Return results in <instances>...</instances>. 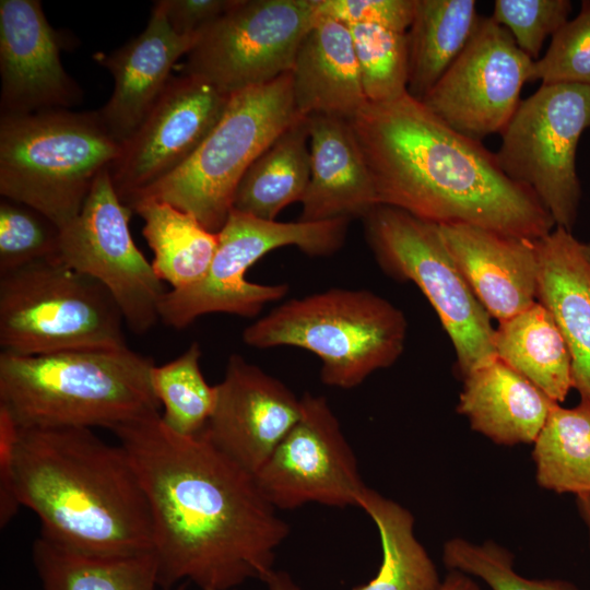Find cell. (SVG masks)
Instances as JSON below:
<instances>
[{
	"label": "cell",
	"instance_id": "obj_21",
	"mask_svg": "<svg viewBox=\"0 0 590 590\" xmlns=\"http://www.w3.org/2000/svg\"><path fill=\"white\" fill-rule=\"evenodd\" d=\"M307 119L310 177L298 221L363 220L379 203L349 120L326 115Z\"/></svg>",
	"mask_w": 590,
	"mask_h": 590
},
{
	"label": "cell",
	"instance_id": "obj_30",
	"mask_svg": "<svg viewBox=\"0 0 590 590\" xmlns=\"http://www.w3.org/2000/svg\"><path fill=\"white\" fill-rule=\"evenodd\" d=\"M32 555L43 590H155L158 587L152 553L87 555L40 536L33 544Z\"/></svg>",
	"mask_w": 590,
	"mask_h": 590
},
{
	"label": "cell",
	"instance_id": "obj_24",
	"mask_svg": "<svg viewBox=\"0 0 590 590\" xmlns=\"http://www.w3.org/2000/svg\"><path fill=\"white\" fill-rule=\"evenodd\" d=\"M558 404L498 358L463 377L457 411L497 445L533 444Z\"/></svg>",
	"mask_w": 590,
	"mask_h": 590
},
{
	"label": "cell",
	"instance_id": "obj_3",
	"mask_svg": "<svg viewBox=\"0 0 590 590\" xmlns=\"http://www.w3.org/2000/svg\"><path fill=\"white\" fill-rule=\"evenodd\" d=\"M20 505L42 536L97 556L152 553V519L122 447L90 428H19L0 408V523Z\"/></svg>",
	"mask_w": 590,
	"mask_h": 590
},
{
	"label": "cell",
	"instance_id": "obj_11",
	"mask_svg": "<svg viewBox=\"0 0 590 590\" xmlns=\"http://www.w3.org/2000/svg\"><path fill=\"white\" fill-rule=\"evenodd\" d=\"M590 127V86L541 84L521 101L495 153L500 169L528 188L553 219L571 232L581 188L577 148Z\"/></svg>",
	"mask_w": 590,
	"mask_h": 590
},
{
	"label": "cell",
	"instance_id": "obj_16",
	"mask_svg": "<svg viewBox=\"0 0 590 590\" xmlns=\"http://www.w3.org/2000/svg\"><path fill=\"white\" fill-rule=\"evenodd\" d=\"M229 97L202 78L172 76L108 168L120 200L127 205L188 161L222 117Z\"/></svg>",
	"mask_w": 590,
	"mask_h": 590
},
{
	"label": "cell",
	"instance_id": "obj_35",
	"mask_svg": "<svg viewBox=\"0 0 590 590\" xmlns=\"http://www.w3.org/2000/svg\"><path fill=\"white\" fill-rule=\"evenodd\" d=\"M60 227L38 210L8 198L0 202V274L56 257Z\"/></svg>",
	"mask_w": 590,
	"mask_h": 590
},
{
	"label": "cell",
	"instance_id": "obj_43",
	"mask_svg": "<svg viewBox=\"0 0 590 590\" xmlns=\"http://www.w3.org/2000/svg\"><path fill=\"white\" fill-rule=\"evenodd\" d=\"M581 251H582L583 258L586 259L587 263L590 267V243L588 244L581 243Z\"/></svg>",
	"mask_w": 590,
	"mask_h": 590
},
{
	"label": "cell",
	"instance_id": "obj_19",
	"mask_svg": "<svg viewBox=\"0 0 590 590\" xmlns=\"http://www.w3.org/2000/svg\"><path fill=\"white\" fill-rule=\"evenodd\" d=\"M199 35H179L155 1L146 27L118 49L94 59L114 78V91L97 115L120 144L131 137L167 83L175 62L192 49Z\"/></svg>",
	"mask_w": 590,
	"mask_h": 590
},
{
	"label": "cell",
	"instance_id": "obj_2",
	"mask_svg": "<svg viewBox=\"0 0 590 590\" xmlns=\"http://www.w3.org/2000/svg\"><path fill=\"white\" fill-rule=\"evenodd\" d=\"M379 204L441 225H470L539 240L555 223L495 153L453 130L409 93L367 102L349 120Z\"/></svg>",
	"mask_w": 590,
	"mask_h": 590
},
{
	"label": "cell",
	"instance_id": "obj_32",
	"mask_svg": "<svg viewBox=\"0 0 590 590\" xmlns=\"http://www.w3.org/2000/svg\"><path fill=\"white\" fill-rule=\"evenodd\" d=\"M200 358V345L193 342L181 355L162 366L154 365L151 371L153 391L164 408L163 422L186 436L204 430L216 399L215 386L202 375Z\"/></svg>",
	"mask_w": 590,
	"mask_h": 590
},
{
	"label": "cell",
	"instance_id": "obj_37",
	"mask_svg": "<svg viewBox=\"0 0 590 590\" xmlns=\"http://www.w3.org/2000/svg\"><path fill=\"white\" fill-rule=\"evenodd\" d=\"M570 11L568 0H496L491 17L534 61L540 58L545 39L568 22Z\"/></svg>",
	"mask_w": 590,
	"mask_h": 590
},
{
	"label": "cell",
	"instance_id": "obj_8",
	"mask_svg": "<svg viewBox=\"0 0 590 590\" xmlns=\"http://www.w3.org/2000/svg\"><path fill=\"white\" fill-rule=\"evenodd\" d=\"M123 316L96 279L57 257L0 274V346L15 355L127 347Z\"/></svg>",
	"mask_w": 590,
	"mask_h": 590
},
{
	"label": "cell",
	"instance_id": "obj_23",
	"mask_svg": "<svg viewBox=\"0 0 590 590\" xmlns=\"http://www.w3.org/2000/svg\"><path fill=\"white\" fill-rule=\"evenodd\" d=\"M297 111L351 120L367 103L349 27L319 15L302 40L293 68Z\"/></svg>",
	"mask_w": 590,
	"mask_h": 590
},
{
	"label": "cell",
	"instance_id": "obj_13",
	"mask_svg": "<svg viewBox=\"0 0 590 590\" xmlns=\"http://www.w3.org/2000/svg\"><path fill=\"white\" fill-rule=\"evenodd\" d=\"M132 213L118 197L108 168L102 170L78 216L61 228L56 257L101 282L128 328L143 334L160 320L166 291L131 237Z\"/></svg>",
	"mask_w": 590,
	"mask_h": 590
},
{
	"label": "cell",
	"instance_id": "obj_26",
	"mask_svg": "<svg viewBox=\"0 0 590 590\" xmlns=\"http://www.w3.org/2000/svg\"><path fill=\"white\" fill-rule=\"evenodd\" d=\"M310 177L307 117L284 130L249 166L240 179L233 209L267 221L300 202Z\"/></svg>",
	"mask_w": 590,
	"mask_h": 590
},
{
	"label": "cell",
	"instance_id": "obj_7",
	"mask_svg": "<svg viewBox=\"0 0 590 590\" xmlns=\"http://www.w3.org/2000/svg\"><path fill=\"white\" fill-rule=\"evenodd\" d=\"M302 116L291 72L231 95L222 117L191 155L172 174L133 196L155 199L192 215L219 233L233 210L240 179L253 161Z\"/></svg>",
	"mask_w": 590,
	"mask_h": 590
},
{
	"label": "cell",
	"instance_id": "obj_36",
	"mask_svg": "<svg viewBox=\"0 0 590 590\" xmlns=\"http://www.w3.org/2000/svg\"><path fill=\"white\" fill-rule=\"evenodd\" d=\"M590 86V1L553 36L550 47L531 68L529 82Z\"/></svg>",
	"mask_w": 590,
	"mask_h": 590
},
{
	"label": "cell",
	"instance_id": "obj_28",
	"mask_svg": "<svg viewBox=\"0 0 590 590\" xmlns=\"http://www.w3.org/2000/svg\"><path fill=\"white\" fill-rule=\"evenodd\" d=\"M130 208L144 222L142 233L154 252L152 267L161 281L177 290L203 278L216 250L217 234L164 201L140 199Z\"/></svg>",
	"mask_w": 590,
	"mask_h": 590
},
{
	"label": "cell",
	"instance_id": "obj_25",
	"mask_svg": "<svg viewBox=\"0 0 590 590\" xmlns=\"http://www.w3.org/2000/svg\"><path fill=\"white\" fill-rule=\"evenodd\" d=\"M494 346L498 359L554 402L566 399L573 388L571 359L565 340L544 305L536 302L499 322Z\"/></svg>",
	"mask_w": 590,
	"mask_h": 590
},
{
	"label": "cell",
	"instance_id": "obj_14",
	"mask_svg": "<svg viewBox=\"0 0 590 590\" xmlns=\"http://www.w3.org/2000/svg\"><path fill=\"white\" fill-rule=\"evenodd\" d=\"M532 63L505 27L480 16L462 52L421 102L453 130L482 142L511 120Z\"/></svg>",
	"mask_w": 590,
	"mask_h": 590
},
{
	"label": "cell",
	"instance_id": "obj_41",
	"mask_svg": "<svg viewBox=\"0 0 590 590\" xmlns=\"http://www.w3.org/2000/svg\"><path fill=\"white\" fill-rule=\"evenodd\" d=\"M268 590H300L294 579L283 570H272L262 580Z\"/></svg>",
	"mask_w": 590,
	"mask_h": 590
},
{
	"label": "cell",
	"instance_id": "obj_18",
	"mask_svg": "<svg viewBox=\"0 0 590 590\" xmlns=\"http://www.w3.org/2000/svg\"><path fill=\"white\" fill-rule=\"evenodd\" d=\"M63 40L40 1H0L1 115L69 109L81 102L82 91L60 60Z\"/></svg>",
	"mask_w": 590,
	"mask_h": 590
},
{
	"label": "cell",
	"instance_id": "obj_31",
	"mask_svg": "<svg viewBox=\"0 0 590 590\" xmlns=\"http://www.w3.org/2000/svg\"><path fill=\"white\" fill-rule=\"evenodd\" d=\"M532 458L541 487L590 495V403L556 404L533 442Z\"/></svg>",
	"mask_w": 590,
	"mask_h": 590
},
{
	"label": "cell",
	"instance_id": "obj_9",
	"mask_svg": "<svg viewBox=\"0 0 590 590\" xmlns=\"http://www.w3.org/2000/svg\"><path fill=\"white\" fill-rule=\"evenodd\" d=\"M350 222L267 221L233 209L216 233L217 246L208 271L198 282L164 294L160 320L180 330L213 312L256 317L266 304L282 299L288 285L249 282L247 270L284 246H295L312 257L330 256L343 246Z\"/></svg>",
	"mask_w": 590,
	"mask_h": 590
},
{
	"label": "cell",
	"instance_id": "obj_29",
	"mask_svg": "<svg viewBox=\"0 0 590 590\" xmlns=\"http://www.w3.org/2000/svg\"><path fill=\"white\" fill-rule=\"evenodd\" d=\"M358 507L377 527L382 558L377 575L352 590H440L439 573L414 534L410 510L368 486Z\"/></svg>",
	"mask_w": 590,
	"mask_h": 590
},
{
	"label": "cell",
	"instance_id": "obj_33",
	"mask_svg": "<svg viewBox=\"0 0 590 590\" xmlns=\"http://www.w3.org/2000/svg\"><path fill=\"white\" fill-rule=\"evenodd\" d=\"M347 27L366 101L384 103L406 94L409 82L406 33L366 24Z\"/></svg>",
	"mask_w": 590,
	"mask_h": 590
},
{
	"label": "cell",
	"instance_id": "obj_34",
	"mask_svg": "<svg viewBox=\"0 0 590 590\" xmlns=\"http://www.w3.org/2000/svg\"><path fill=\"white\" fill-rule=\"evenodd\" d=\"M442 560L449 570L480 578L491 590H580L562 579H529L514 568V555L493 541L474 544L453 538L444 544Z\"/></svg>",
	"mask_w": 590,
	"mask_h": 590
},
{
	"label": "cell",
	"instance_id": "obj_15",
	"mask_svg": "<svg viewBox=\"0 0 590 590\" xmlns=\"http://www.w3.org/2000/svg\"><path fill=\"white\" fill-rule=\"evenodd\" d=\"M298 421L255 474L276 509L308 503L358 507L367 487L328 400L305 393Z\"/></svg>",
	"mask_w": 590,
	"mask_h": 590
},
{
	"label": "cell",
	"instance_id": "obj_22",
	"mask_svg": "<svg viewBox=\"0 0 590 590\" xmlns=\"http://www.w3.org/2000/svg\"><path fill=\"white\" fill-rule=\"evenodd\" d=\"M538 302L553 316L571 359L573 388L590 403V267L581 243L556 226L538 240Z\"/></svg>",
	"mask_w": 590,
	"mask_h": 590
},
{
	"label": "cell",
	"instance_id": "obj_39",
	"mask_svg": "<svg viewBox=\"0 0 590 590\" xmlns=\"http://www.w3.org/2000/svg\"><path fill=\"white\" fill-rule=\"evenodd\" d=\"M237 0H160L167 22L179 35H199Z\"/></svg>",
	"mask_w": 590,
	"mask_h": 590
},
{
	"label": "cell",
	"instance_id": "obj_5",
	"mask_svg": "<svg viewBox=\"0 0 590 590\" xmlns=\"http://www.w3.org/2000/svg\"><path fill=\"white\" fill-rule=\"evenodd\" d=\"M406 330L403 312L384 297L334 287L276 306L246 327L243 341L307 350L321 361L324 385L352 389L401 356Z\"/></svg>",
	"mask_w": 590,
	"mask_h": 590
},
{
	"label": "cell",
	"instance_id": "obj_4",
	"mask_svg": "<svg viewBox=\"0 0 590 590\" xmlns=\"http://www.w3.org/2000/svg\"><path fill=\"white\" fill-rule=\"evenodd\" d=\"M153 362L128 346L0 354V408L19 428L115 427L160 413Z\"/></svg>",
	"mask_w": 590,
	"mask_h": 590
},
{
	"label": "cell",
	"instance_id": "obj_20",
	"mask_svg": "<svg viewBox=\"0 0 590 590\" xmlns=\"http://www.w3.org/2000/svg\"><path fill=\"white\" fill-rule=\"evenodd\" d=\"M439 228L453 261L491 318L502 322L538 302V240L470 225Z\"/></svg>",
	"mask_w": 590,
	"mask_h": 590
},
{
	"label": "cell",
	"instance_id": "obj_27",
	"mask_svg": "<svg viewBox=\"0 0 590 590\" xmlns=\"http://www.w3.org/2000/svg\"><path fill=\"white\" fill-rule=\"evenodd\" d=\"M480 15L474 0H415L406 32L408 93L422 101L469 43Z\"/></svg>",
	"mask_w": 590,
	"mask_h": 590
},
{
	"label": "cell",
	"instance_id": "obj_38",
	"mask_svg": "<svg viewBox=\"0 0 590 590\" xmlns=\"http://www.w3.org/2000/svg\"><path fill=\"white\" fill-rule=\"evenodd\" d=\"M415 10V0H319V15L346 26L376 25L406 33Z\"/></svg>",
	"mask_w": 590,
	"mask_h": 590
},
{
	"label": "cell",
	"instance_id": "obj_42",
	"mask_svg": "<svg viewBox=\"0 0 590 590\" xmlns=\"http://www.w3.org/2000/svg\"><path fill=\"white\" fill-rule=\"evenodd\" d=\"M577 505L581 517L583 518L590 534V495H582L577 497Z\"/></svg>",
	"mask_w": 590,
	"mask_h": 590
},
{
	"label": "cell",
	"instance_id": "obj_17",
	"mask_svg": "<svg viewBox=\"0 0 590 590\" xmlns=\"http://www.w3.org/2000/svg\"><path fill=\"white\" fill-rule=\"evenodd\" d=\"M215 391L214 409L202 433L255 475L298 421L300 399L239 354L229 356Z\"/></svg>",
	"mask_w": 590,
	"mask_h": 590
},
{
	"label": "cell",
	"instance_id": "obj_10",
	"mask_svg": "<svg viewBox=\"0 0 590 590\" xmlns=\"http://www.w3.org/2000/svg\"><path fill=\"white\" fill-rule=\"evenodd\" d=\"M363 222L379 266L413 282L433 306L452 342L462 377L497 358L491 317L453 261L439 226L384 204Z\"/></svg>",
	"mask_w": 590,
	"mask_h": 590
},
{
	"label": "cell",
	"instance_id": "obj_1",
	"mask_svg": "<svg viewBox=\"0 0 590 590\" xmlns=\"http://www.w3.org/2000/svg\"><path fill=\"white\" fill-rule=\"evenodd\" d=\"M113 432L149 503L158 587L188 579L229 590L273 570L290 526L252 473L203 433L174 432L160 413Z\"/></svg>",
	"mask_w": 590,
	"mask_h": 590
},
{
	"label": "cell",
	"instance_id": "obj_40",
	"mask_svg": "<svg viewBox=\"0 0 590 590\" xmlns=\"http://www.w3.org/2000/svg\"><path fill=\"white\" fill-rule=\"evenodd\" d=\"M440 590H480L471 576L457 570H450L442 580Z\"/></svg>",
	"mask_w": 590,
	"mask_h": 590
},
{
	"label": "cell",
	"instance_id": "obj_12",
	"mask_svg": "<svg viewBox=\"0 0 590 590\" xmlns=\"http://www.w3.org/2000/svg\"><path fill=\"white\" fill-rule=\"evenodd\" d=\"M319 0H237L199 37L182 70L227 95L291 72Z\"/></svg>",
	"mask_w": 590,
	"mask_h": 590
},
{
	"label": "cell",
	"instance_id": "obj_6",
	"mask_svg": "<svg viewBox=\"0 0 590 590\" xmlns=\"http://www.w3.org/2000/svg\"><path fill=\"white\" fill-rule=\"evenodd\" d=\"M120 149L96 110L0 115V193L38 210L61 229L78 216L96 177Z\"/></svg>",
	"mask_w": 590,
	"mask_h": 590
}]
</instances>
